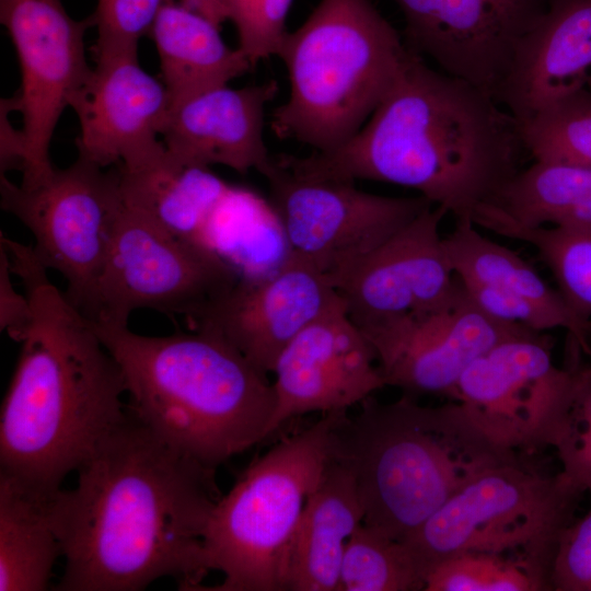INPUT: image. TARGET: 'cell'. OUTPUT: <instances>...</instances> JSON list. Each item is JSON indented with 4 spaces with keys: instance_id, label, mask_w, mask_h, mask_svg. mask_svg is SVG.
Masks as SVG:
<instances>
[{
    "instance_id": "31",
    "label": "cell",
    "mask_w": 591,
    "mask_h": 591,
    "mask_svg": "<svg viewBox=\"0 0 591 591\" xmlns=\"http://www.w3.org/2000/svg\"><path fill=\"white\" fill-rule=\"evenodd\" d=\"M426 591H541L552 590L549 572L519 556L463 552L431 566Z\"/></svg>"
},
{
    "instance_id": "9",
    "label": "cell",
    "mask_w": 591,
    "mask_h": 591,
    "mask_svg": "<svg viewBox=\"0 0 591 591\" xmlns=\"http://www.w3.org/2000/svg\"><path fill=\"white\" fill-rule=\"evenodd\" d=\"M239 279L212 246L179 237L123 202L84 315L128 326L134 311L148 309L189 322Z\"/></svg>"
},
{
    "instance_id": "39",
    "label": "cell",
    "mask_w": 591,
    "mask_h": 591,
    "mask_svg": "<svg viewBox=\"0 0 591 591\" xmlns=\"http://www.w3.org/2000/svg\"><path fill=\"white\" fill-rule=\"evenodd\" d=\"M179 3L204 15L219 27L227 21L225 0H179Z\"/></svg>"
},
{
    "instance_id": "28",
    "label": "cell",
    "mask_w": 591,
    "mask_h": 591,
    "mask_svg": "<svg viewBox=\"0 0 591 591\" xmlns=\"http://www.w3.org/2000/svg\"><path fill=\"white\" fill-rule=\"evenodd\" d=\"M476 224L534 246L569 306L591 318V228L524 227L493 206L479 210Z\"/></svg>"
},
{
    "instance_id": "29",
    "label": "cell",
    "mask_w": 591,
    "mask_h": 591,
    "mask_svg": "<svg viewBox=\"0 0 591 591\" xmlns=\"http://www.w3.org/2000/svg\"><path fill=\"white\" fill-rule=\"evenodd\" d=\"M425 580L404 542L362 523L346 545L337 591H416L425 589Z\"/></svg>"
},
{
    "instance_id": "34",
    "label": "cell",
    "mask_w": 591,
    "mask_h": 591,
    "mask_svg": "<svg viewBox=\"0 0 591 591\" xmlns=\"http://www.w3.org/2000/svg\"><path fill=\"white\" fill-rule=\"evenodd\" d=\"M551 589L591 591V505L559 536L552 563Z\"/></svg>"
},
{
    "instance_id": "17",
    "label": "cell",
    "mask_w": 591,
    "mask_h": 591,
    "mask_svg": "<svg viewBox=\"0 0 591 591\" xmlns=\"http://www.w3.org/2000/svg\"><path fill=\"white\" fill-rule=\"evenodd\" d=\"M341 301L323 271L288 252L277 269L240 278L188 324L219 335L267 374L298 334Z\"/></svg>"
},
{
    "instance_id": "24",
    "label": "cell",
    "mask_w": 591,
    "mask_h": 591,
    "mask_svg": "<svg viewBox=\"0 0 591 591\" xmlns=\"http://www.w3.org/2000/svg\"><path fill=\"white\" fill-rule=\"evenodd\" d=\"M149 36L157 47L171 103L225 85L253 67L240 48L225 44L219 26L182 3L165 4Z\"/></svg>"
},
{
    "instance_id": "1",
    "label": "cell",
    "mask_w": 591,
    "mask_h": 591,
    "mask_svg": "<svg viewBox=\"0 0 591 591\" xmlns=\"http://www.w3.org/2000/svg\"><path fill=\"white\" fill-rule=\"evenodd\" d=\"M77 472L51 498L65 559L54 590L139 591L169 577L199 591L213 570L204 534L221 497L216 471L128 414Z\"/></svg>"
},
{
    "instance_id": "5",
    "label": "cell",
    "mask_w": 591,
    "mask_h": 591,
    "mask_svg": "<svg viewBox=\"0 0 591 591\" xmlns=\"http://www.w3.org/2000/svg\"><path fill=\"white\" fill-rule=\"evenodd\" d=\"M329 456L351 475L363 524L403 542L486 470L518 462L496 445L455 401L422 406L410 395L370 399L337 414Z\"/></svg>"
},
{
    "instance_id": "26",
    "label": "cell",
    "mask_w": 591,
    "mask_h": 591,
    "mask_svg": "<svg viewBox=\"0 0 591 591\" xmlns=\"http://www.w3.org/2000/svg\"><path fill=\"white\" fill-rule=\"evenodd\" d=\"M488 204L524 227L591 228V167L533 161Z\"/></svg>"
},
{
    "instance_id": "14",
    "label": "cell",
    "mask_w": 591,
    "mask_h": 591,
    "mask_svg": "<svg viewBox=\"0 0 591 591\" xmlns=\"http://www.w3.org/2000/svg\"><path fill=\"white\" fill-rule=\"evenodd\" d=\"M405 19L404 43L440 71L497 95L522 39L548 0H392Z\"/></svg>"
},
{
    "instance_id": "20",
    "label": "cell",
    "mask_w": 591,
    "mask_h": 591,
    "mask_svg": "<svg viewBox=\"0 0 591 591\" xmlns=\"http://www.w3.org/2000/svg\"><path fill=\"white\" fill-rule=\"evenodd\" d=\"M277 92L271 80L239 89L219 85L172 102L162 141L185 163L265 176L274 164L264 141L265 108Z\"/></svg>"
},
{
    "instance_id": "37",
    "label": "cell",
    "mask_w": 591,
    "mask_h": 591,
    "mask_svg": "<svg viewBox=\"0 0 591 591\" xmlns=\"http://www.w3.org/2000/svg\"><path fill=\"white\" fill-rule=\"evenodd\" d=\"M18 111V99H1L0 102V174L11 170L24 171L26 163V144L22 129H15L9 118L11 112Z\"/></svg>"
},
{
    "instance_id": "13",
    "label": "cell",
    "mask_w": 591,
    "mask_h": 591,
    "mask_svg": "<svg viewBox=\"0 0 591 591\" xmlns=\"http://www.w3.org/2000/svg\"><path fill=\"white\" fill-rule=\"evenodd\" d=\"M0 21L14 45L21 88L26 163L21 186L34 187L54 172L49 148L58 120L86 83L90 68L84 45L92 15L73 19L61 0H0Z\"/></svg>"
},
{
    "instance_id": "11",
    "label": "cell",
    "mask_w": 591,
    "mask_h": 591,
    "mask_svg": "<svg viewBox=\"0 0 591 591\" xmlns=\"http://www.w3.org/2000/svg\"><path fill=\"white\" fill-rule=\"evenodd\" d=\"M288 252L331 282L433 204L424 196L389 197L355 182L298 175L274 164L264 176Z\"/></svg>"
},
{
    "instance_id": "32",
    "label": "cell",
    "mask_w": 591,
    "mask_h": 591,
    "mask_svg": "<svg viewBox=\"0 0 591 591\" xmlns=\"http://www.w3.org/2000/svg\"><path fill=\"white\" fill-rule=\"evenodd\" d=\"M548 447L557 453L560 475L581 493L591 494V358L578 361L573 390Z\"/></svg>"
},
{
    "instance_id": "7",
    "label": "cell",
    "mask_w": 591,
    "mask_h": 591,
    "mask_svg": "<svg viewBox=\"0 0 591 591\" xmlns=\"http://www.w3.org/2000/svg\"><path fill=\"white\" fill-rule=\"evenodd\" d=\"M328 413L251 463L217 501L204 534L223 581L200 591L288 590L296 533L329 460L337 414Z\"/></svg>"
},
{
    "instance_id": "10",
    "label": "cell",
    "mask_w": 591,
    "mask_h": 591,
    "mask_svg": "<svg viewBox=\"0 0 591 591\" xmlns=\"http://www.w3.org/2000/svg\"><path fill=\"white\" fill-rule=\"evenodd\" d=\"M1 208L33 234L34 253L67 282L68 299L88 311L123 208L117 169L78 157L34 187L0 174Z\"/></svg>"
},
{
    "instance_id": "4",
    "label": "cell",
    "mask_w": 591,
    "mask_h": 591,
    "mask_svg": "<svg viewBox=\"0 0 591 591\" xmlns=\"http://www.w3.org/2000/svg\"><path fill=\"white\" fill-rule=\"evenodd\" d=\"M92 324L121 370L128 414L181 455L217 471L269 436L273 383L219 335Z\"/></svg>"
},
{
    "instance_id": "36",
    "label": "cell",
    "mask_w": 591,
    "mask_h": 591,
    "mask_svg": "<svg viewBox=\"0 0 591 591\" xmlns=\"http://www.w3.org/2000/svg\"><path fill=\"white\" fill-rule=\"evenodd\" d=\"M9 253L0 241V328L20 343L31 323L32 310L26 294L13 286Z\"/></svg>"
},
{
    "instance_id": "18",
    "label": "cell",
    "mask_w": 591,
    "mask_h": 591,
    "mask_svg": "<svg viewBox=\"0 0 591 591\" xmlns=\"http://www.w3.org/2000/svg\"><path fill=\"white\" fill-rule=\"evenodd\" d=\"M273 373L269 436L293 417L347 412L386 386L374 350L344 300L286 346Z\"/></svg>"
},
{
    "instance_id": "40",
    "label": "cell",
    "mask_w": 591,
    "mask_h": 591,
    "mask_svg": "<svg viewBox=\"0 0 591 591\" xmlns=\"http://www.w3.org/2000/svg\"><path fill=\"white\" fill-rule=\"evenodd\" d=\"M586 86H589V88H591V78H590V79L588 80V82H587Z\"/></svg>"
},
{
    "instance_id": "3",
    "label": "cell",
    "mask_w": 591,
    "mask_h": 591,
    "mask_svg": "<svg viewBox=\"0 0 591 591\" xmlns=\"http://www.w3.org/2000/svg\"><path fill=\"white\" fill-rule=\"evenodd\" d=\"M32 318L0 413V474L45 495L127 416L121 370L85 316L48 278L33 245L7 237Z\"/></svg>"
},
{
    "instance_id": "6",
    "label": "cell",
    "mask_w": 591,
    "mask_h": 591,
    "mask_svg": "<svg viewBox=\"0 0 591 591\" xmlns=\"http://www.w3.org/2000/svg\"><path fill=\"white\" fill-rule=\"evenodd\" d=\"M409 55L370 0H320L277 56L289 96L273 112V131L316 152L340 147L367 123Z\"/></svg>"
},
{
    "instance_id": "30",
    "label": "cell",
    "mask_w": 591,
    "mask_h": 591,
    "mask_svg": "<svg viewBox=\"0 0 591 591\" xmlns=\"http://www.w3.org/2000/svg\"><path fill=\"white\" fill-rule=\"evenodd\" d=\"M521 129L533 161L591 167V88L551 101L522 121Z\"/></svg>"
},
{
    "instance_id": "21",
    "label": "cell",
    "mask_w": 591,
    "mask_h": 591,
    "mask_svg": "<svg viewBox=\"0 0 591 591\" xmlns=\"http://www.w3.org/2000/svg\"><path fill=\"white\" fill-rule=\"evenodd\" d=\"M591 78V0H548L522 39L497 101L520 123Z\"/></svg>"
},
{
    "instance_id": "16",
    "label": "cell",
    "mask_w": 591,
    "mask_h": 591,
    "mask_svg": "<svg viewBox=\"0 0 591 591\" xmlns=\"http://www.w3.org/2000/svg\"><path fill=\"white\" fill-rule=\"evenodd\" d=\"M447 213L440 206L426 209L334 279L358 326L434 312L459 299L463 286L440 234Z\"/></svg>"
},
{
    "instance_id": "2",
    "label": "cell",
    "mask_w": 591,
    "mask_h": 591,
    "mask_svg": "<svg viewBox=\"0 0 591 591\" xmlns=\"http://www.w3.org/2000/svg\"><path fill=\"white\" fill-rule=\"evenodd\" d=\"M529 155L521 123L491 94L410 55L362 128L340 147L280 154L302 176L414 188L455 219L468 218Z\"/></svg>"
},
{
    "instance_id": "23",
    "label": "cell",
    "mask_w": 591,
    "mask_h": 591,
    "mask_svg": "<svg viewBox=\"0 0 591 591\" xmlns=\"http://www.w3.org/2000/svg\"><path fill=\"white\" fill-rule=\"evenodd\" d=\"M362 523L354 479L329 456L296 533L288 590L337 591L346 545Z\"/></svg>"
},
{
    "instance_id": "38",
    "label": "cell",
    "mask_w": 591,
    "mask_h": 591,
    "mask_svg": "<svg viewBox=\"0 0 591 591\" xmlns=\"http://www.w3.org/2000/svg\"><path fill=\"white\" fill-rule=\"evenodd\" d=\"M262 0H225L227 21L233 22L237 34L252 21Z\"/></svg>"
},
{
    "instance_id": "33",
    "label": "cell",
    "mask_w": 591,
    "mask_h": 591,
    "mask_svg": "<svg viewBox=\"0 0 591 591\" xmlns=\"http://www.w3.org/2000/svg\"><path fill=\"white\" fill-rule=\"evenodd\" d=\"M174 0H97L91 14L97 28L94 57L138 53L141 37L149 35L161 9Z\"/></svg>"
},
{
    "instance_id": "8",
    "label": "cell",
    "mask_w": 591,
    "mask_h": 591,
    "mask_svg": "<svg viewBox=\"0 0 591 591\" xmlns=\"http://www.w3.org/2000/svg\"><path fill=\"white\" fill-rule=\"evenodd\" d=\"M582 496L560 473L503 463L470 480L403 542L426 575L451 555L487 552L532 560L551 579L559 536Z\"/></svg>"
},
{
    "instance_id": "19",
    "label": "cell",
    "mask_w": 591,
    "mask_h": 591,
    "mask_svg": "<svg viewBox=\"0 0 591 591\" xmlns=\"http://www.w3.org/2000/svg\"><path fill=\"white\" fill-rule=\"evenodd\" d=\"M95 67L70 107L78 116V157L104 169L132 166L164 148L170 107L163 84L143 70L138 53L94 57Z\"/></svg>"
},
{
    "instance_id": "22",
    "label": "cell",
    "mask_w": 591,
    "mask_h": 591,
    "mask_svg": "<svg viewBox=\"0 0 591 591\" xmlns=\"http://www.w3.org/2000/svg\"><path fill=\"white\" fill-rule=\"evenodd\" d=\"M115 167L126 206L179 237L212 246L206 232L231 186L209 167L185 163L165 146L136 165Z\"/></svg>"
},
{
    "instance_id": "15",
    "label": "cell",
    "mask_w": 591,
    "mask_h": 591,
    "mask_svg": "<svg viewBox=\"0 0 591 591\" xmlns=\"http://www.w3.org/2000/svg\"><path fill=\"white\" fill-rule=\"evenodd\" d=\"M371 344L385 385L406 395L451 397L464 370L499 341L529 328L479 309L464 287L441 310L359 326Z\"/></svg>"
},
{
    "instance_id": "25",
    "label": "cell",
    "mask_w": 591,
    "mask_h": 591,
    "mask_svg": "<svg viewBox=\"0 0 591 591\" xmlns=\"http://www.w3.org/2000/svg\"><path fill=\"white\" fill-rule=\"evenodd\" d=\"M54 495L0 474V591L49 589L54 565L62 557L51 515Z\"/></svg>"
},
{
    "instance_id": "12",
    "label": "cell",
    "mask_w": 591,
    "mask_h": 591,
    "mask_svg": "<svg viewBox=\"0 0 591 591\" xmlns=\"http://www.w3.org/2000/svg\"><path fill=\"white\" fill-rule=\"evenodd\" d=\"M552 338L526 329L477 357L450 398L496 445L532 453L547 448L572 392L577 361L557 367Z\"/></svg>"
},
{
    "instance_id": "27",
    "label": "cell",
    "mask_w": 591,
    "mask_h": 591,
    "mask_svg": "<svg viewBox=\"0 0 591 591\" xmlns=\"http://www.w3.org/2000/svg\"><path fill=\"white\" fill-rule=\"evenodd\" d=\"M447 254L455 275L529 299L564 315L583 318L552 289L518 254L482 235L468 218L455 219V225L443 237Z\"/></svg>"
},
{
    "instance_id": "35",
    "label": "cell",
    "mask_w": 591,
    "mask_h": 591,
    "mask_svg": "<svg viewBox=\"0 0 591 591\" xmlns=\"http://www.w3.org/2000/svg\"><path fill=\"white\" fill-rule=\"evenodd\" d=\"M293 0H262L247 28L239 35V47L253 67L278 56L287 35L286 21Z\"/></svg>"
}]
</instances>
